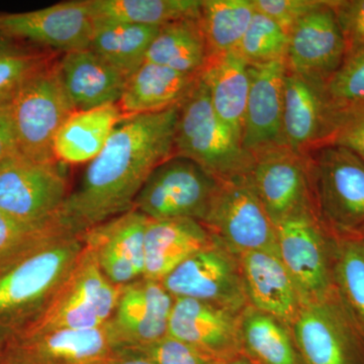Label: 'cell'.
<instances>
[{
	"label": "cell",
	"mask_w": 364,
	"mask_h": 364,
	"mask_svg": "<svg viewBox=\"0 0 364 364\" xmlns=\"http://www.w3.org/2000/svg\"><path fill=\"white\" fill-rule=\"evenodd\" d=\"M286 61L250 65L241 143L251 154L287 146L282 131Z\"/></svg>",
	"instance_id": "cell-21"
},
{
	"label": "cell",
	"mask_w": 364,
	"mask_h": 364,
	"mask_svg": "<svg viewBox=\"0 0 364 364\" xmlns=\"http://www.w3.org/2000/svg\"><path fill=\"white\" fill-rule=\"evenodd\" d=\"M67 233L72 232L60 221L35 226L18 221L0 210V273Z\"/></svg>",
	"instance_id": "cell-33"
},
{
	"label": "cell",
	"mask_w": 364,
	"mask_h": 364,
	"mask_svg": "<svg viewBox=\"0 0 364 364\" xmlns=\"http://www.w3.org/2000/svg\"><path fill=\"white\" fill-rule=\"evenodd\" d=\"M16 147L33 161H57L54 141L64 122L75 112L53 59L26 79L9 100Z\"/></svg>",
	"instance_id": "cell-5"
},
{
	"label": "cell",
	"mask_w": 364,
	"mask_h": 364,
	"mask_svg": "<svg viewBox=\"0 0 364 364\" xmlns=\"http://www.w3.org/2000/svg\"><path fill=\"white\" fill-rule=\"evenodd\" d=\"M335 287L364 330V249L356 240H339Z\"/></svg>",
	"instance_id": "cell-34"
},
{
	"label": "cell",
	"mask_w": 364,
	"mask_h": 364,
	"mask_svg": "<svg viewBox=\"0 0 364 364\" xmlns=\"http://www.w3.org/2000/svg\"><path fill=\"white\" fill-rule=\"evenodd\" d=\"M241 314L198 299H176L168 335L215 360L235 358L241 354Z\"/></svg>",
	"instance_id": "cell-20"
},
{
	"label": "cell",
	"mask_w": 364,
	"mask_h": 364,
	"mask_svg": "<svg viewBox=\"0 0 364 364\" xmlns=\"http://www.w3.org/2000/svg\"><path fill=\"white\" fill-rule=\"evenodd\" d=\"M178 105L155 114L124 117L117 124L60 210L59 221L67 230L83 234L133 210L151 173L174 156Z\"/></svg>",
	"instance_id": "cell-1"
},
{
	"label": "cell",
	"mask_w": 364,
	"mask_h": 364,
	"mask_svg": "<svg viewBox=\"0 0 364 364\" xmlns=\"http://www.w3.org/2000/svg\"><path fill=\"white\" fill-rule=\"evenodd\" d=\"M51 60L47 53L0 44V102L11 100L26 79Z\"/></svg>",
	"instance_id": "cell-37"
},
{
	"label": "cell",
	"mask_w": 364,
	"mask_h": 364,
	"mask_svg": "<svg viewBox=\"0 0 364 364\" xmlns=\"http://www.w3.org/2000/svg\"><path fill=\"white\" fill-rule=\"evenodd\" d=\"M215 243L203 224L188 218L150 219L144 242V279L161 282L193 254Z\"/></svg>",
	"instance_id": "cell-24"
},
{
	"label": "cell",
	"mask_w": 364,
	"mask_h": 364,
	"mask_svg": "<svg viewBox=\"0 0 364 364\" xmlns=\"http://www.w3.org/2000/svg\"><path fill=\"white\" fill-rule=\"evenodd\" d=\"M322 0H252L255 11L264 14L289 33Z\"/></svg>",
	"instance_id": "cell-39"
},
{
	"label": "cell",
	"mask_w": 364,
	"mask_h": 364,
	"mask_svg": "<svg viewBox=\"0 0 364 364\" xmlns=\"http://www.w3.org/2000/svg\"><path fill=\"white\" fill-rule=\"evenodd\" d=\"M93 23L162 26L200 16L202 0H87Z\"/></svg>",
	"instance_id": "cell-30"
},
{
	"label": "cell",
	"mask_w": 364,
	"mask_h": 364,
	"mask_svg": "<svg viewBox=\"0 0 364 364\" xmlns=\"http://www.w3.org/2000/svg\"><path fill=\"white\" fill-rule=\"evenodd\" d=\"M254 14L252 0H202L200 21L210 56L237 51Z\"/></svg>",
	"instance_id": "cell-32"
},
{
	"label": "cell",
	"mask_w": 364,
	"mask_h": 364,
	"mask_svg": "<svg viewBox=\"0 0 364 364\" xmlns=\"http://www.w3.org/2000/svg\"><path fill=\"white\" fill-rule=\"evenodd\" d=\"M174 156L193 160L219 182L250 176L254 156L215 114L202 76L178 105Z\"/></svg>",
	"instance_id": "cell-3"
},
{
	"label": "cell",
	"mask_w": 364,
	"mask_h": 364,
	"mask_svg": "<svg viewBox=\"0 0 364 364\" xmlns=\"http://www.w3.org/2000/svg\"><path fill=\"white\" fill-rule=\"evenodd\" d=\"M114 354L104 326L92 330L13 334L0 346V364H107Z\"/></svg>",
	"instance_id": "cell-16"
},
{
	"label": "cell",
	"mask_w": 364,
	"mask_h": 364,
	"mask_svg": "<svg viewBox=\"0 0 364 364\" xmlns=\"http://www.w3.org/2000/svg\"><path fill=\"white\" fill-rule=\"evenodd\" d=\"M200 224L235 255L277 251V228L256 195L250 176L221 182Z\"/></svg>",
	"instance_id": "cell-8"
},
{
	"label": "cell",
	"mask_w": 364,
	"mask_h": 364,
	"mask_svg": "<svg viewBox=\"0 0 364 364\" xmlns=\"http://www.w3.org/2000/svg\"><path fill=\"white\" fill-rule=\"evenodd\" d=\"M275 228L277 252L304 305L332 291L338 239L313 215L287 220Z\"/></svg>",
	"instance_id": "cell-10"
},
{
	"label": "cell",
	"mask_w": 364,
	"mask_h": 364,
	"mask_svg": "<svg viewBox=\"0 0 364 364\" xmlns=\"http://www.w3.org/2000/svg\"><path fill=\"white\" fill-rule=\"evenodd\" d=\"M90 48L105 61L130 77L145 62L161 26L93 23Z\"/></svg>",
	"instance_id": "cell-31"
},
{
	"label": "cell",
	"mask_w": 364,
	"mask_h": 364,
	"mask_svg": "<svg viewBox=\"0 0 364 364\" xmlns=\"http://www.w3.org/2000/svg\"><path fill=\"white\" fill-rule=\"evenodd\" d=\"M200 76L215 114L241 141L250 90V64L238 51L210 55Z\"/></svg>",
	"instance_id": "cell-26"
},
{
	"label": "cell",
	"mask_w": 364,
	"mask_h": 364,
	"mask_svg": "<svg viewBox=\"0 0 364 364\" xmlns=\"http://www.w3.org/2000/svg\"><path fill=\"white\" fill-rule=\"evenodd\" d=\"M174 299L157 280L142 277L124 286L105 325L114 349L142 346L166 336Z\"/></svg>",
	"instance_id": "cell-17"
},
{
	"label": "cell",
	"mask_w": 364,
	"mask_h": 364,
	"mask_svg": "<svg viewBox=\"0 0 364 364\" xmlns=\"http://www.w3.org/2000/svg\"><path fill=\"white\" fill-rule=\"evenodd\" d=\"M237 256L249 305L293 324L304 303L279 252L250 251Z\"/></svg>",
	"instance_id": "cell-22"
},
{
	"label": "cell",
	"mask_w": 364,
	"mask_h": 364,
	"mask_svg": "<svg viewBox=\"0 0 364 364\" xmlns=\"http://www.w3.org/2000/svg\"><path fill=\"white\" fill-rule=\"evenodd\" d=\"M330 145L341 146L364 157V102L339 109Z\"/></svg>",
	"instance_id": "cell-40"
},
{
	"label": "cell",
	"mask_w": 364,
	"mask_h": 364,
	"mask_svg": "<svg viewBox=\"0 0 364 364\" xmlns=\"http://www.w3.org/2000/svg\"><path fill=\"white\" fill-rule=\"evenodd\" d=\"M356 241L359 242V244H360V245L363 246V248L364 249V235L363 236H361L360 238L358 239V240Z\"/></svg>",
	"instance_id": "cell-45"
},
{
	"label": "cell",
	"mask_w": 364,
	"mask_h": 364,
	"mask_svg": "<svg viewBox=\"0 0 364 364\" xmlns=\"http://www.w3.org/2000/svg\"><path fill=\"white\" fill-rule=\"evenodd\" d=\"M85 247L82 234H64L0 273V323L21 325L20 331L35 320L70 274Z\"/></svg>",
	"instance_id": "cell-2"
},
{
	"label": "cell",
	"mask_w": 364,
	"mask_h": 364,
	"mask_svg": "<svg viewBox=\"0 0 364 364\" xmlns=\"http://www.w3.org/2000/svg\"><path fill=\"white\" fill-rule=\"evenodd\" d=\"M58 161L39 162L16 154L0 164V210L35 226L59 221L68 198L67 181Z\"/></svg>",
	"instance_id": "cell-9"
},
{
	"label": "cell",
	"mask_w": 364,
	"mask_h": 364,
	"mask_svg": "<svg viewBox=\"0 0 364 364\" xmlns=\"http://www.w3.org/2000/svg\"><path fill=\"white\" fill-rule=\"evenodd\" d=\"M124 119L117 105L72 112L55 138V159L66 164L92 161Z\"/></svg>",
	"instance_id": "cell-27"
},
{
	"label": "cell",
	"mask_w": 364,
	"mask_h": 364,
	"mask_svg": "<svg viewBox=\"0 0 364 364\" xmlns=\"http://www.w3.org/2000/svg\"><path fill=\"white\" fill-rule=\"evenodd\" d=\"M304 364H364V330L338 289L306 304L291 324Z\"/></svg>",
	"instance_id": "cell-7"
},
{
	"label": "cell",
	"mask_w": 364,
	"mask_h": 364,
	"mask_svg": "<svg viewBox=\"0 0 364 364\" xmlns=\"http://www.w3.org/2000/svg\"><path fill=\"white\" fill-rule=\"evenodd\" d=\"M16 154H18V147L7 100L0 102V164Z\"/></svg>",
	"instance_id": "cell-42"
},
{
	"label": "cell",
	"mask_w": 364,
	"mask_h": 364,
	"mask_svg": "<svg viewBox=\"0 0 364 364\" xmlns=\"http://www.w3.org/2000/svg\"><path fill=\"white\" fill-rule=\"evenodd\" d=\"M361 158H363V157H361ZM363 159L364 160V157L363 158Z\"/></svg>",
	"instance_id": "cell-46"
},
{
	"label": "cell",
	"mask_w": 364,
	"mask_h": 364,
	"mask_svg": "<svg viewBox=\"0 0 364 364\" xmlns=\"http://www.w3.org/2000/svg\"><path fill=\"white\" fill-rule=\"evenodd\" d=\"M208 58L210 52L198 18L162 26L145 61L198 76L207 65Z\"/></svg>",
	"instance_id": "cell-29"
},
{
	"label": "cell",
	"mask_w": 364,
	"mask_h": 364,
	"mask_svg": "<svg viewBox=\"0 0 364 364\" xmlns=\"http://www.w3.org/2000/svg\"><path fill=\"white\" fill-rule=\"evenodd\" d=\"M95 23L87 0L60 2L45 9L0 14V38L25 40L66 54L90 49Z\"/></svg>",
	"instance_id": "cell-15"
},
{
	"label": "cell",
	"mask_w": 364,
	"mask_h": 364,
	"mask_svg": "<svg viewBox=\"0 0 364 364\" xmlns=\"http://www.w3.org/2000/svg\"><path fill=\"white\" fill-rule=\"evenodd\" d=\"M289 33L264 14H254L237 51L250 65L286 61Z\"/></svg>",
	"instance_id": "cell-35"
},
{
	"label": "cell",
	"mask_w": 364,
	"mask_h": 364,
	"mask_svg": "<svg viewBox=\"0 0 364 364\" xmlns=\"http://www.w3.org/2000/svg\"><path fill=\"white\" fill-rule=\"evenodd\" d=\"M240 350L253 364H304L291 325L251 306L240 316Z\"/></svg>",
	"instance_id": "cell-28"
},
{
	"label": "cell",
	"mask_w": 364,
	"mask_h": 364,
	"mask_svg": "<svg viewBox=\"0 0 364 364\" xmlns=\"http://www.w3.org/2000/svg\"><path fill=\"white\" fill-rule=\"evenodd\" d=\"M347 48L364 45V0H331Z\"/></svg>",
	"instance_id": "cell-41"
},
{
	"label": "cell",
	"mask_w": 364,
	"mask_h": 364,
	"mask_svg": "<svg viewBox=\"0 0 364 364\" xmlns=\"http://www.w3.org/2000/svg\"><path fill=\"white\" fill-rule=\"evenodd\" d=\"M326 85L338 109L364 102V45L347 48L341 65Z\"/></svg>",
	"instance_id": "cell-36"
},
{
	"label": "cell",
	"mask_w": 364,
	"mask_h": 364,
	"mask_svg": "<svg viewBox=\"0 0 364 364\" xmlns=\"http://www.w3.org/2000/svg\"><path fill=\"white\" fill-rule=\"evenodd\" d=\"M58 68L75 111L119 104L129 79L91 49L63 54Z\"/></svg>",
	"instance_id": "cell-23"
},
{
	"label": "cell",
	"mask_w": 364,
	"mask_h": 364,
	"mask_svg": "<svg viewBox=\"0 0 364 364\" xmlns=\"http://www.w3.org/2000/svg\"><path fill=\"white\" fill-rule=\"evenodd\" d=\"M149 359L155 364H217L218 360L168 334L163 338L131 348L119 349Z\"/></svg>",
	"instance_id": "cell-38"
},
{
	"label": "cell",
	"mask_w": 364,
	"mask_h": 364,
	"mask_svg": "<svg viewBox=\"0 0 364 364\" xmlns=\"http://www.w3.org/2000/svg\"><path fill=\"white\" fill-rule=\"evenodd\" d=\"M107 364H155L149 359L144 358L142 356L128 353V352L116 350L114 358Z\"/></svg>",
	"instance_id": "cell-43"
},
{
	"label": "cell",
	"mask_w": 364,
	"mask_h": 364,
	"mask_svg": "<svg viewBox=\"0 0 364 364\" xmlns=\"http://www.w3.org/2000/svg\"><path fill=\"white\" fill-rule=\"evenodd\" d=\"M149 221L150 218L133 208L82 234L86 247L93 253L107 279L116 286L142 279L144 242Z\"/></svg>",
	"instance_id": "cell-19"
},
{
	"label": "cell",
	"mask_w": 364,
	"mask_h": 364,
	"mask_svg": "<svg viewBox=\"0 0 364 364\" xmlns=\"http://www.w3.org/2000/svg\"><path fill=\"white\" fill-rule=\"evenodd\" d=\"M161 284L174 299H198L238 314L250 306L238 256L215 241L184 260Z\"/></svg>",
	"instance_id": "cell-12"
},
{
	"label": "cell",
	"mask_w": 364,
	"mask_h": 364,
	"mask_svg": "<svg viewBox=\"0 0 364 364\" xmlns=\"http://www.w3.org/2000/svg\"><path fill=\"white\" fill-rule=\"evenodd\" d=\"M327 81L287 71L284 83L282 131L287 147L305 155L330 145L339 109L328 95Z\"/></svg>",
	"instance_id": "cell-14"
},
{
	"label": "cell",
	"mask_w": 364,
	"mask_h": 364,
	"mask_svg": "<svg viewBox=\"0 0 364 364\" xmlns=\"http://www.w3.org/2000/svg\"><path fill=\"white\" fill-rule=\"evenodd\" d=\"M220 183L193 160L173 156L151 173L134 208L152 220L188 218L202 223Z\"/></svg>",
	"instance_id": "cell-11"
},
{
	"label": "cell",
	"mask_w": 364,
	"mask_h": 364,
	"mask_svg": "<svg viewBox=\"0 0 364 364\" xmlns=\"http://www.w3.org/2000/svg\"><path fill=\"white\" fill-rule=\"evenodd\" d=\"M305 157L318 222L338 240H358L364 235V160L336 145Z\"/></svg>",
	"instance_id": "cell-4"
},
{
	"label": "cell",
	"mask_w": 364,
	"mask_h": 364,
	"mask_svg": "<svg viewBox=\"0 0 364 364\" xmlns=\"http://www.w3.org/2000/svg\"><path fill=\"white\" fill-rule=\"evenodd\" d=\"M123 287L107 279L85 245L75 267L45 310L14 334L102 328L111 320Z\"/></svg>",
	"instance_id": "cell-6"
},
{
	"label": "cell",
	"mask_w": 364,
	"mask_h": 364,
	"mask_svg": "<svg viewBox=\"0 0 364 364\" xmlns=\"http://www.w3.org/2000/svg\"><path fill=\"white\" fill-rule=\"evenodd\" d=\"M250 179L275 227L301 215L316 217L304 155L287 146L258 153Z\"/></svg>",
	"instance_id": "cell-13"
},
{
	"label": "cell",
	"mask_w": 364,
	"mask_h": 364,
	"mask_svg": "<svg viewBox=\"0 0 364 364\" xmlns=\"http://www.w3.org/2000/svg\"><path fill=\"white\" fill-rule=\"evenodd\" d=\"M217 364H253L251 361H249L245 356L237 355L235 358L230 359H225V360L218 361Z\"/></svg>",
	"instance_id": "cell-44"
},
{
	"label": "cell",
	"mask_w": 364,
	"mask_h": 364,
	"mask_svg": "<svg viewBox=\"0 0 364 364\" xmlns=\"http://www.w3.org/2000/svg\"><path fill=\"white\" fill-rule=\"evenodd\" d=\"M346 50L331 0H322L289 32L287 70L328 81L341 65Z\"/></svg>",
	"instance_id": "cell-18"
},
{
	"label": "cell",
	"mask_w": 364,
	"mask_h": 364,
	"mask_svg": "<svg viewBox=\"0 0 364 364\" xmlns=\"http://www.w3.org/2000/svg\"><path fill=\"white\" fill-rule=\"evenodd\" d=\"M200 75L145 61L129 77L117 105L124 117L166 111L181 104Z\"/></svg>",
	"instance_id": "cell-25"
}]
</instances>
